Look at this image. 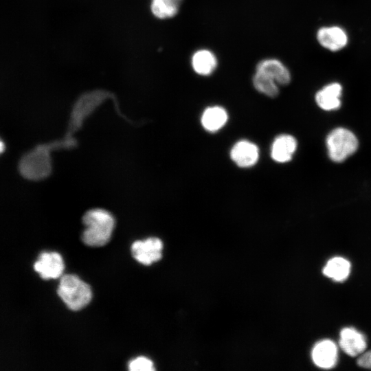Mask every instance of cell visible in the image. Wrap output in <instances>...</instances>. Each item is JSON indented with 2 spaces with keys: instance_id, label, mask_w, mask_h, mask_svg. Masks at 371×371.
<instances>
[{
  "instance_id": "1",
  "label": "cell",
  "mask_w": 371,
  "mask_h": 371,
  "mask_svg": "<svg viewBox=\"0 0 371 371\" xmlns=\"http://www.w3.org/2000/svg\"><path fill=\"white\" fill-rule=\"evenodd\" d=\"M82 222L85 228L82 240L86 245L98 247L109 241L115 220L109 212L100 208L88 210L82 216Z\"/></svg>"
},
{
  "instance_id": "2",
  "label": "cell",
  "mask_w": 371,
  "mask_h": 371,
  "mask_svg": "<svg viewBox=\"0 0 371 371\" xmlns=\"http://www.w3.org/2000/svg\"><path fill=\"white\" fill-rule=\"evenodd\" d=\"M57 293L67 307L71 311L83 308L92 297L89 285L74 274L61 276Z\"/></svg>"
},
{
  "instance_id": "3",
  "label": "cell",
  "mask_w": 371,
  "mask_h": 371,
  "mask_svg": "<svg viewBox=\"0 0 371 371\" xmlns=\"http://www.w3.org/2000/svg\"><path fill=\"white\" fill-rule=\"evenodd\" d=\"M358 140L355 134L344 128H337L327 136L328 156L335 162H342L358 148Z\"/></svg>"
},
{
  "instance_id": "4",
  "label": "cell",
  "mask_w": 371,
  "mask_h": 371,
  "mask_svg": "<svg viewBox=\"0 0 371 371\" xmlns=\"http://www.w3.org/2000/svg\"><path fill=\"white\" fill-rule=\"evenodd\" d=\"M163 243L155 237L145 240H136L131 245L133 257L144 265H150L158 261L162 256Z\"/></svg>"
},
{
  "instance_id": "5",
  "label": "cell",
  "mask_w": 371,
  "mask_h": 371,
  "mask_svg": "<svg viewBox=\"0 0 371 371\" xmlns=\"http://www.w3.org/2000/svg\"><path fill=\"white\" fill-rule=\"evenodd\" d=\"M34 269L44 280L57 278L63 271L64 263L58 253L43 252L34 262Z\"/></svg>"
},
{
  "instance_id": "6",
  "label": "cell",
  "mask_w": 371,
  "mask_h": 371,
  "mask_svg": "<svg viewBox=\"0 0 371 371\" xmlns=\"http://www.w3.org/2000/svg\"><path fill=\"white\" fill-rule=\"evenodd\" d=\"M319 43L332 52L339 51L348 43V35L344 30L339 26L322 27L317 33Z\"/></svg>"
},
{
  "instance_id": "7",
  "label": "cell",
  "mask_w": 371,
  "mask_h": 371,
  "mask_svg": "<svg viewBox=\"0 0 371 371\" xmlns=\"http://www.w3.org/2000/svg\"><path fill=\"white\" fill-rule=\"evenodd\" d=\"M311 357L313 363L319 368H332L337 361V346L329 339L320 341L313 348Z\"/></svg>"
},
{
  "instance_id": "8",
  "label": "cell",
  "mask_w": 371,
  "mask_h": 371,
  "mask_svg": "<svg viewBox=\"0 0 371 371\" xmlns=\"http://www.w3.org/2000/svg\"><path fill=\"white\" fill-rule=\"evenodd\" d=\"M230 156L239 167L248 168L254 166L258 161L259 150L254 143L247 140H241L234 145L230 152Z\"/></svg>"
},
{
  "instance_id": "9",
  "label": "cell",
  "mask_w": 371,
  "mask_h": 371,
  "mask_svg": "<svg viewBox=\"0 0 371 371\" xmlns=\"http://www.w3.org/2000/svg\"><path fill=\"white\" fill-rule=\"evenodd\" d=\"M339 344L344 352L351 357L363 353L367 346L364 335L353 328H344L341 330Z\"/></svg>"
},
{
  "instance_id": "10",
  "label": "cell",
  "mask_w": 371,
  "mask_h": 371,
  "mask_svg": "<svg viewBox=\"0 0 371 371\" xmlns=\"http://www.w3.org/2000/svg\"><path fill=\"white\" fill-rule=\"evenodd\" d=\"M256 71L269 76L278 85H286L291 82L289 70L281 61L276 58L262 60L257 64Z\"/></svg>"
},
{
  "instance_id": "11",
  "label": "cell",
  "mask_w": 371,
  "mask_h": 371,
  "mask_svg": "<svg viewBox=\"0 0 371 371\" xmlns=\"http://www.w3.org/2000/svg\"><path fill=\"white\" fill-rule=\"evenodd\" d=\"M341 93L342 87L339 83H330L317 92L315 101L323 110H336L341 106Z\"/></svg>"
},
{
  "instance_id": "12",
  "label": "cell",
  "mask_w": 371,
  "mask_h": 371,
  "mask_svg": "<svg viewBox=\"0 0 371 371\" xmlns=\"http://www.w3.org/2000/svg\"><path fill=\"white\" fill-rule=\"evenodd\" d=\"M297 148L296 139L290 135L283 134L278 136L271 146L272 159L279 163L289 161Z\"/></svg>"
},
{
  "instance_id": "13",
  "label": "cell",
  "mask_w": 371,
  "mask_h": 371,
  "mask_svg": "<svg viewBox=\"0 0 371 371\" xmlns=\"http://www.w3.org/2000/svg\"><path fill=\"white\" fill-rule=\"evenodd\" d=\"M192 67L199 75L209 76L217 66L215 55L208 49H200L194 52L192 57Z\"/></svg>"
},
{
  "instance_id": "14",
  "label": "cell",
  "mask_w": 371,
  "mask_h": 371,
  "mask_svg": "<svg viewBox=\"0 0 371 371\" xmlns=\"http://www.w3.org/2000/svg\"><path fill=\"white\" fill-rule=\"evenodd\" d=\"M227 113L221 106H214L207 108L201 116V124L210 132H216L226 124Z\"/></svg>"
},
{
  "instance_id": "15",
  "label": "cell",
  "mask_w": 371,
  "mask_h": 371,
  "mask_svg": "<svg viewBox=\"0 0 371 371\" xmlns=\"http://www.w3.org/2000/svg\"><path fill=\"white\" fill-rule=\"evenodd\" d=\"M350 271V263L341 257H335L328 261L323 269V273L334 281H344Z\"/></svg>"
},
{
  "instance_id": "16",
  "label": "cell",
  "mask_w": 371,
  "mask_h": 371,
  "mask_svg": "<svg viewBox=\"0 0 371 371\" xmlns=\"http://www.w3.org/2000/svg\"><path fill=\"white\" fill-rule=\"evenodd\" d=\"M183 0H151L150 10L157 19H166L175 16Z\"/></svg>"
},
{
  "instance_id": "17",
  "label": "cell",
  "mask_w": 371,
  "mask_h": 371,
  "mask_svg": "<svg viewBox=\"0 0 371 371\" xmlns=\"http://www.w3.org/2000/svg\"><path fill=\"white\" fill-rule=\"evenodd\" d=\"M253 85L258 91L268 97L275 98L279 93L277 82L261 72L256 71L253 77Z\"/></svg>"
},
{
  "instance_id": "18",
  "label": "cell",
  "mask_w": 371,
  "mask_h": 371,
  "mask_svg": "<svg viewBox=\"0 0 371 371\" xmlns=\"http://www.w3.org/2000/svg\"><path fill=\"white\" fill-rule=\"evenodd\" d=\"M128 369L131 371L154 370L153 363L145 357H138L129 362Z\"/></svg>"
},
{
  "instance_id": "19",
  "label": "cell",
  "mask_w": 371,
  "mask_h": 371,
  "mask_svg": "<svg viewBox=\"0 0 371 371\" xmlns=\"http://www.w3.org/2000/svg\"><path fill=\"white\" fill-rule=\"evenodd\" d=\"M359 366L371 369V350L363 353L357 360Z\"/></svg>"
},
{
  "instance_id": "20",
  "label": "cell",
  "mask_w": 371,
  "mask_h": 371,
  "mask_svg": "<svg viewBox=\"0 0 371 371\" xmlns=\"http://www.w3.org/2000/svg\"><path fill=\"white\" fill-rule=\"evenodd\" d=\"M0 150H1V152H3V144L2 141H1Z\"/></svg>"
}]
</instances>
